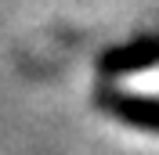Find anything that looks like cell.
<instances>
[{"instance_id": "1", "label": "cell", "mask_w": 159, "mask_h": 155, "mask_svg": "<svg viewBox=\"0 0 159 155\" xmlns=\"http://www.w3.org/2000/svg\"><path fill=\"white\" fill-rule=\"evenodd\" d=\"M94 101L116 123L145 130V134H159V97H152V94H127V90H119V87H105V90H98Z\"/></svg>"}, {"instance_id": "2", "label": "cell", "mask_w": 159, "mask_h": 155, "mask_svg": "<svg viewBox=\"0 0 159 155\" xmlns=\"http://www.w3.org/2000/svg\"><path fill=\"white\" fill-rule=\"evenodd\" d=\"M159 65V33H141V36L116 43L98 58V72L105 79H119L130 72H145Z\"/></svg>"}]
</instances>
